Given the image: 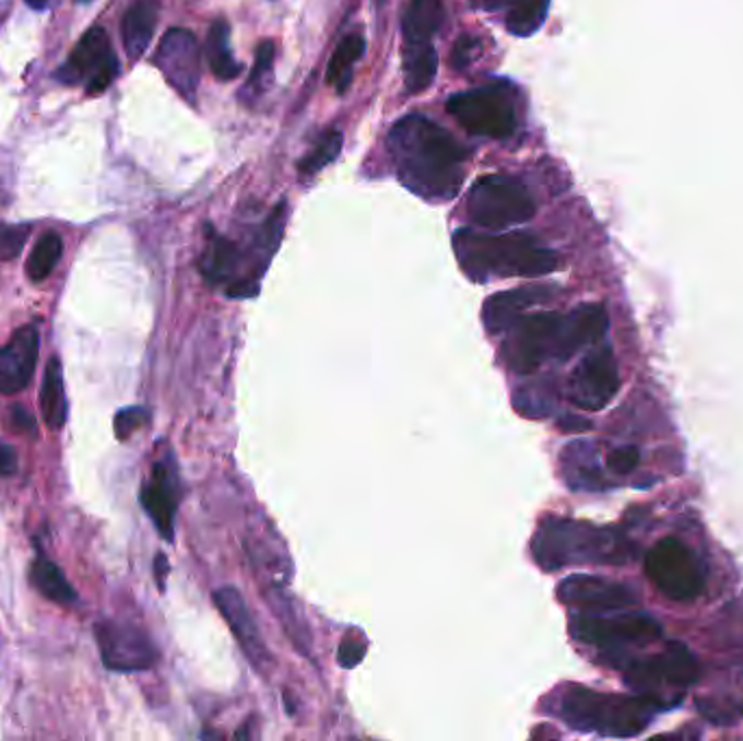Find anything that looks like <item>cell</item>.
Wrapping results in <instances>:
<instances>
[{"label":"cell","mask_w":743,"mask_h":741,"mask_svg":"<svg viewBox=\"0 0 743 741\" xmlns=\"http://www.w3.org/2000/svg\"><path fill=\"white\" fill-rule=\"evenodd\" d=\"M569 631L576 639L602 650L604 655H624L630 648L648 646L659 639L661 624L646 613H578L569 622Z\"/></svg>","instance_id":"ba28073f"},{"label":"cell","mask_w":743,"mask_h":741,"mask_svg":"<svg viewBox=\"0 0 743 741\" xmlns=\"http://www.w3.org/2000/svg\"><path fill=\"white\" fill-rule=\"evenodd\" d=\"M15 472H17V452L9 444L0 442V477H11Z\"/></svg>","instance_id":"ab89813d"},{"label":"cell","mask_w":743,"mask_h":741,"mask_svg":"<svg viewBox=\"0 0 743 741\" xmlns=\"http://www.w3.org/2000/svg\"><path fill=\"white\" fill-rule=\"evenodd\" d=\"M387 151L400 184L428 202L452 200L463 186L468 151L424 116L400 118L387 136Z\"/></svg>","instance_id":"6da1fadb"},{"label":"cell","mask_w":743,"mask_h":741,"mask_svg":"<svg viewBox=\"0 0 743 741\" xmlns=\"http://www.w3.org/2000/svg\"><path fill=\"white\" fill-rule=\"evenodd\" d=\"M476 46H479V42H474V39H461V42L455 46L452 66H455V68H463V66L470 61V57H472V52H474Z\"/></svg>","instance_id":"60d3db41"},{"label":"cell","mask_w":743,"mask_h":741,"mask_svg":"<svg viewBox=\"0 0 743 741\" xmlns=\"http://www.w3.org/2000/svg\"><path fill=\"white\" fill-rule=\"evenodd\" d=\"M557 596L563 604L576 607L585 613L622 611L624 607L637 604V593L630 587L587 574H574L565 578L558 585Z\"/></svg>","instance_id":"9a60e30c"},{"label":"cell","mask_w":743,"mask_h":741,"mask_svg":"<svg viewBox=\"0 0 743 741\" xmlns=\"http://www.w3.org/2000/svg\"><path fill=\"white\" fill-rule=\"evenodd\" d=\"M439 68V59L435 46H404L402 48V70H404V87L411 94L424 92Z\"/></svg>","instance_id":"4316f807"},{"label":"cell","mask_w":743,"mask_h":741,"mask_svg":"<svg viewBox=\"0 0 743 741\" xmlns=\"http://www.w3.org/2000/svg\"><path fill=\"white\" fill-rule=\"evenodd\" d=\"M657 707L644 696H613L585 687H571L561 696L558 716L576 731L609 738L639 736Z\"/></svg>","instance_id":"3957f363"},{"label":"cell","mask_w":743,"mask_h":741,"mask_svg":"<svg viewBox=\"0 0 743 741\" xmlns=\"http://www.w3.org/2000/svg\"><path fill=\"white\" fill-rule=\"evenodd\" d=\"M455 255L461 270L476 283L509 277H544L558 268L555 250L529 233L490 235L472 228L455 233Z\"/></svg>","instance_id":"7a4b0ae2"},{"label":"cell","mask_w":743,"mask_h":741,"mask_svg":"<svg viewBox=\"0 0 743 741\" xmlns=\"http://www.w3.org/2000/svg\"><path fill=\"white\" fill-rule=\"evenodd\" d=\"M531 551L544 569H558L571 563H622L626 544L604 531L582 522L549 518L538 529Z\"/></svg>","instance_id":"277c9868"},{"label":"cell","mask_w":743,"mask_h":741,"mask_svg":"<svg viewBox=\"0 0 743 741\" xmlns=\"http://www.w3.org/2000/svg\"><path fill=\"white\" fill-rule=\"evenodd\" d=\"M61 252H63L61 237L57 233H44L26 259V277L33 283H42L44 279H48L50 272L57 268Z\"/></svg>","instance_id":"f546056e"},{"label":"cell","mask_w":743,"mask_h":741,"mask_svg":"<svg viewBox=\"0 0 743 741\" xmlns=\"http://www.w3.org/2000/svg\"><path fill=\"white\" fill-rule=\"evenodd\" d=\"M39 360V329L24 325L0 349V393L13 396L31 385Z\"/></svg>","instance_id":"2e32d148"},{"label":"cell","mask_w":743,"mask_h":741,"mask_svg":"<svg viewBox=\"0 0 743 741\" xmlns=\"http://www.w3.org/2000/svg\"><path fill=\"white\" fill-rule=\"evenodd\" d=\"M620 391V370L611 349L589 353L571 378V402L582 411H602Z\"/></svg>","instance_id":"5bb4252c"},{"label":"cell","mask_w":743,"mask_h":741,"mask_svg":"<svg viewBox=\"0 0 743 741\" xmlns=\"http://www.w3.org/2000/svg\"><path fill=\"white\" fill-rule=\"evenodd\" d=\"M446 9L441 0H409L402 17L404 46H433V37L441 28Z\"/></svg>","instance_id":"603a6c76"},{"label":"cell","mask_w":743,"mask_h":741,"mask_svg":"<svg viewBox=\"0 0 743 741\" xmlns=\"http://www.w3.org/2000/svg\"><path fill=\"white\" fill-rule=\"evenodd\" d=\"M213 602L217 607V611L222 613V618L226 620L228 628L233 631V635L237 637L239 646L244 648L246 657L255 663V666H263V661L268 659V650L261 642L259 628L241 598V593L235 587H220L213 593Z\"/></svg>","instance_id":"d6986e66"},{"label":"cell","mask_w":743,"mask_h":741,"mask_svg":"<svg viewBox=\"0 0 743 741\" xmlns=\"http://www.w3.org/2000/svg\"><path fill=\"white\" fill-rule=\"evenodd\" d=\"M609 329V316L602 305H580L565 316V355L567 360L582 349L600 342Z\"/></svg>","instance_id":"44dd1931"},{"label":"cell","mask_w":743,"mask_h":741,"mask_svg":"<svg viewBox=\"0 0 743 741\" xmlns=\"http://www.w3.org/2000/svg\"><path fill=\"white\" fill-rule=\"evenodd\" d=\"M207 61L215 79L231 81L239 74V63L233 57L231 50V28L224 20L213 22L207 35Z\"/></svg>","instance_id":"83f0119b"},{"label":"cell","mask_w":743,"mask_h":741,"mask_svg":"<svg viewBox=\"0 0 743 741\" xmlns=\"http://www.w3.org/2000/svg\"><path fill=\"white\" fill-rule=\"evenodd\" d=\"M4 424L11 433H17V435H37V422L35 417L26 411L24 404H11L7 409V417H4Z\"/></svg>","instance_id":"f35d334b"},{"label":"cell","mask_w":743,"mask_h":741,"mask_svg":"<svg viewBox=\"0 0 743 741\" xmlns=\"http://www.w3.org/2000/svg\"><path fill=\"white\" fill-rule=\"evenodd\" d=\"M376 2H378V4H385V0H376Z\"/></svg>","instance_id":"f6af8a7d"},{"label":"cell","mask_w":743,"mask_h":741,"mask_svg":"<svg viewBox=\"0 0 743 741\" xmlns=\"http://www.w3.org/2000/svg\"><path fill=\"white\" fill-rule=\"evenodd\" d=\"M558 426L563 431H587L589 428V422L582 420V417H576V415H567L558 422Z\"/></svg>","instance_id":"b9f144b4"},{"label":"cell","mask_w":743,"mask_h":741,"mask_svg":"<svg viewBox=\"0 0 743 741\" xmlns=\"http://www.w3.org/2000/svg\"><path fill=\"white\" fill-rule=\"evenodd\" d=\"M368 652V639L362 631H349L338 648V661L342 668L351 670L364 661Z\"/></svg>","instance_id":"e575fe53"},{"label":"cell","mask_w":743,"mask_h":741,"mask_svg":"<svg viewBox=\"0 0 743 741\" xmlns=\"http://www.w3.org/2000/svg\"><path fill=\"white\" fill-rule=\"evenodd\" d=\"M31 226L28 224H4L0 222V261H11L15 259L26 239H28Z\"/></svg>","instance_id":"836d02e7"},{"label":"cell","mask_w":743,"mask_h":741,"mask_svg":"<svg viewBox=\"0 0 743 741\" xmlns=\"http://www.w3.org/2000/svg\"><path fill=\"white\" fill-rule=\"evenodd\" d=\"M31 583L33 587L50 602L57 604H72L76 600V591L63 572L57 567L55 561L44 555L37 556L31 563Z\"/></svg>","instance_id":"484cf974"},{"label":"cell","mask_w":743,"mask_h":741,"mask_svg":"<svg viewBox=\"0 0 743 741\" xmlns=\"http://www.w3.org/2000/svg\"><path fill=\"white\" fill-rule=\"evenodd\" d=\"M516 409L527 415V417H542L549 413L551 402L546 398L544 391L535 389V387H527V389H518L516 398H514Z\"/></svg>","instance_id":"8d00e7d4"},{"label":"cell","mask_w":743,"mask_h":741,"mask_svg":"<svg viewBox=\"0 0 743 741\" xmlns=\"http://www.w3.org/2000/svg\"><path fill=\"white\" fill-rule=\"evenodd\" d=\"M487 11H507V28L518 37H529L542 28L551 0H483Z\"/></svg>","instance_id":"cb8c5ba5"},{"label":"cell","mask_w":743,"mask_h":741,"mask_svg":"<svg viewBox=\"0 0 743 741\" xmlns=\"http://www.w3.org/2000/svg\"><path fill=\"white\" fill-rule=\"evenodd\" d=\"M103 663L114 672L151 670L160 652L144 628L120 620H101L94 626Z\"/></svg>","instance_id":"7c38bea8"},{"label":"cell","mask_w":743,"mask_h":741,"mask_svg":"<svg viewBox=\"0 0 743 741\" xmlns=\"http://www.w3.org/2000/svg\"><path fill=\"white\" fill-rule=\"evenodd\" d=\"M468 215L476 226L505 231L529 222L535 215V200L518 179L490 175L470 189Z\"/></svg>","instance_id":"52a82bcc"},{"label":"cell","mask_w":743,"mask_h":741,"mask_svg":"<svg viewBox=\"0 0 743 741\" xmlns=\"http://www.w3.org/2000/svg\"><path fill=\"white\" fill-rule=\"evenodd\" d=\"M244 252L239 246L217 233L209 235V244L200 259V272L209 285H226V292L241 281Z\"/></svg>","instance_id":"ffe728a7"},{"label":"cell","mask_w":743,"mask_h":741,"mask_svg":"<svg viewBox=\"0 0 743 741\" xmlns=\"http://www.w3.org/2000/svg\"><path fill=\"white\" fill-rule=\"evenodd\" d=\"M646 576L674 602H694L705 591V569L698 558L676 538L659 540L644 558Z\"/></svg>","instance_id":"30bf717a"},{"label":"cell","mask_w":743,"mask_h":741,"mask_svg":"<svg viewBox=\"0 0 743 741\" xmlns=\"http://www.w3.org/2000/svg\"><path fill=\"white\" fill-rule=\"evenodd\" d=\"M155 66L179 96H184L189 105H196L200 83V46L191 31L170 28L160 42Z\"/></svg>","instance_id":"4fadbf2b"},{"label":"cell","mask_w":743,"mask_h":741,"mask_svg":"<svg viewBox=\"0 0 743 741\" xmlns=\"http://www.w3.org/2000/svg\"><path fill=\"white\" fill-rule=\"evenodd\" d=\"M140 498H142V507L151 516L162 538L173 542L175 518H177V507H179V483H177V470L168 459L157 461L153 466V474L149 483H144Z\"/></svg>","instance_id":"e0dca14e"},{"label":"cell","mask_w":743,"mask_h":741,"mask_svg":"<svg viewBox=\"0 0 743 741\" xmlns=\"http://www.w3.org/2000/svg\"><path fill=\"white\" fill-rule=\"evenodd\" d=\"M637 466H639V450L633 446H620L606 455V468L620 477L630 474Z\"/></svg>","instance_id":"74e56055"},{"label":"cell","mask_w":743,"mask_h":741,"mask_svg":"<svg viewBox=\"0 0 743 741\" xmlns=\"http://www.w3.org/2000/svg\"><path fill=\"white\" fill-rule=\"evenodd\" d=\"M366 52V39L362 35H346L340 46L335 48L331 61H329V70H327V81L340 92L344 94L349 90V85L353 83V68L355 63L364 57Z\"/></svg>","instance_id":"f1b7e54d"},{"label":"cell","mask_w":743,"mask_h":741,"mask_svg":"<svg viewBox=\"0 0 743 741\" xmlns=\"http://www.w3.org/2000/svg\"><path fill=\"white\" fill-rule=\"evenodd\" d=\"M120 61L105 28H90L74 46L68 61L57 70V79L68 85H85L87 94L105 92L118 77Z\"/></svg>","instance_id":"8fae6325"},{"label":"cell","mask_w":743,"mask_h":741,"mask_svg":"<svg viewBox=\"0 0 743 741\" xmlns=\"http://www.w3.org/2000/svg\"><path fill=\"white\" fill-rule=\"evenodd\" d=\"M565 316L557 311L524 314L511 327L507 342L509 368L518 374H533L546 360L565 362Z\"/></svg>","instance_id":"9c48e42d"},{"label":"cell","mask_w":743,"mask_h":741,"mask_svg":"<svg viewBox=\"0 0 743 741\" xmlns=\"http://www.w3.org/2000/svg\"><path fill=\"white\" fill-rule=\"evenodd\" d=\"M274 611L285 628V633L290 635V639L294 642V646L298 648V652H303L305 657H311V633L309 626L305 622V618L300 615V611L292 604V600L285 593H270Z\"/></svg>","instance_id":"4dcf8cb0"},{"label":"cell","mask_w":743,"mask_h":741,"mask_svg":"<svg viewBox=\"0 0 743 741\" xmlns=\"http://www.w3.org/2000/svg\"><path fill=\"white\" fill-rule=\"evenodd\" d=\"M342 142H344L342 131L333 129V131L325 133V136L318 140V144L303 157V162H300V175H303V177H314V175H318L320 170H325L329 164H333V162L340 157V153H342Z\"/></svg>","instance_id":"1f68e13d"},{"label":"cell","mask_w":743,"mask_h":741,"mask_svg":"<svg viewBox=\"0 0 743 741\" xmlns=\"http://www.w3.org/2000/svg\"><path fill=\"white\" fill-rule=\"evenodd\" d=\"M46 2H48V0H26V4H28L31 9H44Z\"/></svg>","instance_id":"ee69618b"},{"label":"cell","mask_w":743,"mask_h":741,"mask_svg":"<svg viewBox=\"0 0 743 741\" xmlns=\"http://www.w3.org/2000/svg\"><path fill=\"white\" fill-rule=\"evenodd\" d=\"M272 66H274V44L272 42H263L257 48V57H255V68L250 72V79L246 83V92H250V98L261 94L266 90V83L272 74Z\"/></svg>","instance_id":"d6a6232c"},{"label":"cell","mask_w":743,"mask_h":741,"mask_svg":"<svg viewBox=\"0 0 743 741\" xmlns=\"http://www.w3.org/2000/svg\"><path fill=\"white\" fill-rule=\"evenodd\" d=\"M698 679L694 655L681 642H670L661 655L630 661L624 666V681L648 703L659 707H676L683 703L687 687Z\"/></svg>","instance_id":"5b68a950"},{"label":"cell","mask_w":743,"mask_h":741,"mask_svg":"<svg viewBox=\"0 0 743 741\" xmlns=\"http://www.w3.org/2000/svg\"><path fill=\"white\" fill-rule=\"evenodd\" d=\"M155 574H157L160 589L164 591V587H166V576H168V558H166V555H157V558H155Z\"/></svg>","instance_id":"7bdbcfd3"},{"label":"cell","mask_w":743,"mask_h":741,"mask_svg":"<svg viewBox=\"0 0 743 741\" xmlns=\"http://www.w3.org/2000/svg\"><path fill=\"white\" fill-rule=\"evenodd\" d=\"M151 420L149 409L144 407H127L122 411L116 413L114 417V428H116V437L118 439H129L135 431H140L146 422Z\"/></svg>","instance_id":"d590c367"},{"label":"cell","mask_w":743,"mask_h":741,"mask_svg":"<svg viewBox=\"0 0 743 741\" xmlns=\"http://www.w3.org/2000/svg\"><path fill=\"white\" fill-rule=\"evenodd\" d=\"M553 296H555V290L544 287V285H529V287H518L511 292L494 294L485 301L483 322L490 333L509 331L527 314V309L535 305H544Z\"/></svg>","instance_id":"ac0fdd59"},{"label":"cell","mask_w":743,"mask_h":741,"mask_svg":"<svg viewBox=\"0 0 743 741\" xmlns=\"http://www.w3.org/2000/svg\"><path fill=\"white\" fill-rule=\"evenodd\" d=\"M160 0H135L122 20V44L131 61L142 59L157 28Z\"/></svg>","instance_id":"7402d4cb"},{"label":"cell","mask_w":743,"mask_h":741,"mask_svg":"<svg viewBox=\"0 0 743 741\" xmlns=\"http://www.w3.org/2000/svg\"><path fill=\"white\" fill-rule=\"evenodd\" d=\"M39 409L48 428L52 431L63 428L68 420V398L59 357H52L44 370V380L39 389Z\"/></svg>","instance_id":"d4e9b609"},{"label":"cell","mask_w":743,"mask_h":741,"mask_svg":"<svg viewBox=\"0 0 743 741\" xmlns=\"http://www.w3.org/2000/svg\"><path fill=\"white\" fill-rule=\"evenodd\" d=\"M448 111L468 133L476 138L507 140L518 127L514 92L507 85H485L455 94L448 101Z\"/></svg>","instance_id":"8992f818"}]
</instances>
